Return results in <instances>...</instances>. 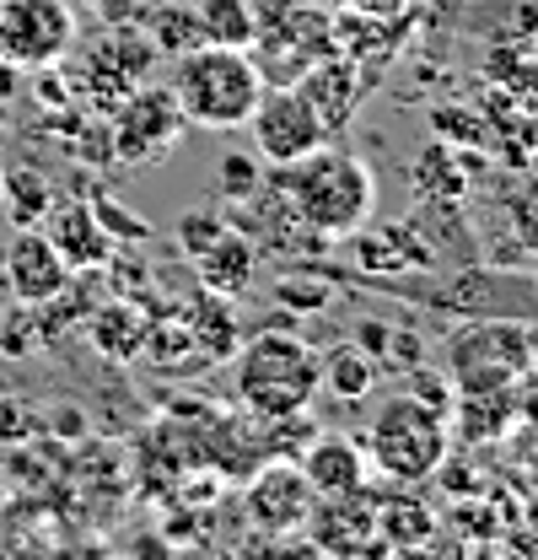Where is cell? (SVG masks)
<instances>
[{"label": "cell", "instance_id": "24", "mask_svg": "<svg viewBox=\"0 0 538 560\" xmlns=\"http://www.w3.org/2000/svg\"><path fill=\"white\" fill-rule=\"evenodd\" d=\"M55 206V189L44 184V173L33 167H5V195H0V210L11 215V226H38Z\"/></svg>", "mask_w": 538, "mask_h": 560}, {"label": "cell", "instance_id": "4", "mask_svg": "<svg viewBox=\"0 0 538 560\" xmlns=\"http://www.w3.org/2000/svg\"><path fill=\"white\" fill-rule=\"evenodd\" d=\"M366 458H372V475L394 480V486H425L436 475V464L453 453V425L442 410L420 405L409 388L383 399V410L366 425Z\"/></svg>", "mask_w": 538, "mask_h": 560}, {"label": "cell", "instance_id": "33", "mask_svg": "<svg viewBox=\"0 0 538 560\" xmlns=\"http://www.w3.org/2000/svg\"><path fill=\"white\" fill-rule=\"evenodd\" d=\"M523 431H517V442H512V469H517V480L528 486V495H538V425L528 420H517Z\"/></svg>", "mask_w": 538, "mask_h": 560}, {"label": "cell", "instance_id": "7", "mask_svg": "<svg viewBox=\"0 0 538 560\" xmlns=\"http://www.w3.org/2000/svg\"><path fill=\"white\" fill-rule=\"evenodd\" d=\"M75 49L70 0H0V60L16 70H49Z\"/></svg>", "mask_w": 538, "mask_h": 560}, {"label": "cell", "instance_id": "3", "mask_svg": "<svg viewBox=\"0 0 538 560\" xmlns=\"http://www.w3.org/2000/svg\"><path fill=\"white\" fill-rule=\"evenodd\" d=\"M237 405L248 416H296L324 388V355L291 329H265L237 346Z\"/></svg>", "mask_w": 538, "mask_h": 560}, {"label": "cell", "instance_id": "39", "mask_svg": "<svg viewBox=\"0 0 538 560\" xmlns=\"http://www.w3.org/2000/svg\"><path fill=\"white\" fill-rule=\"evenodd\" d=\"M0 195H5V167H0Z\"/></svg>", "mask_w": 538, "mask_h": 560}, {"label": "cell", "instance_id": "25", "mask_svg": "<svg viewBox=\"0 0 538 560\" xmlns=\"http://www.w3.org/2000/svg\"><path fill=\"white\" fill-rule=\"evenodd\" d=\"M81 86H86V97H92V108H97V114H114V103L130 92L134 81L114 66L97 44H92V49H86V60H81ZM81 86H75V92H81Z\"/></svg>", "mask_w": 538, "mask_h": 560}, {"label": "cell", "instance_id": "5", "mask_svg": "<svg viewBox=\"0 0 538 560\" xmlns=\"http://www.w3.org/2000/svg\"><path fill=\"white\" fill-rule=\"evenodd\" d=\"M538 329L523 318H479L447 335L442 366L453 388H517L528 377Z\"/></svg>", "mask_w": 538, "mask_h": 560}, {"label": "cell", "instance_id": "1", "mask_svg": "<svg viewBox=\"0 0 538 560\" xmlns=\"http://www.w3.org/2000/svg\"><path fill=\"white\" fill-rule=\"evenodd\" d=\"M265 178L302 210L307 226H318L335 243H344L355 226H366L377 210V173L355 151L329 145V140L285 167H265Z\"/></svg>", "mask_w": 538, "mask_h": 560}, {"label": "cell", "instance_id": "10", "mask_svg": "<svg viewBox=\"0 0 538 560\" xmlns=\"http://www.w3.org/2000/svg\"><path fill=\"white\" fill-rule=\"evenodd\" d=\"M313 501H318V490L307 486L296 458H265L254 469V480H248V523L285 539V534L307 528Z\"/></svg>", "mask_w": 538, "mask_h": 560}, {"label": "cell", "instance_id": "13", "mask_svg": "<svg viewBox=\"0 0 538 560\" xmlns=\"http://www.w3.org/2000/svg\"><path fill=\"white\" fill-rule=\"evenodd\" d=\"M344 243H350V254L366 276H399V270H431L436 265V254H431V243L420 237L414 221H383V226L366 221Z\"/></svg>", "mask_w": 538, "mask_h": 560}, {"label": "cell", "instance_id": "19", "mask_svg": "<svg viewBox=\"0 0 538 560\" xmlns=\"http://www.w3.org/2000/svg\"><path fill=\"white\" fill-rule=\"evenodd\" d=\"M86 335H92L97 355H108V361H134V355L145 350L151 318H145L134 302H103V307L86 318Z\"/></svg>", "mask_w": 538, "mask_h": 560}, {"label": "cell", "instance_id": "38", "mask_svg": "<svg viewBox=\"0 0 538 560\" xmlns=\"http://www.w3.org/2000/svg\"><path fill=\"white\" fill-rule=\"evenodd\" d=\"M307 5H318V11H329V16H339V11H355V0H307Z\"/></svg>", "mask_w": 538, "mask_h": 560}, {"label": "cell", "instance_id": "17", "mask_svg": "<svg viewBox=\"0 0 538 560\" xmlns=\"http://www.w3.org/2000/svg\"><path fill=\"white\" fill-rule=\"evenodd\" d=\"M447 425L464 442H501L517 425V388H458Z\"/></svg>", "mask_w": 538, "mask_h": 560}, {"label": "cell", "instance_id": "22", "mask_svg": "<svg viewBox=\"0 0 538 560\" xmlns=\"http://www.w3.org/2000/svg\"><path fill=\"white\" fill-rule=\"evenodd\" d=\"M372 388H377V361L361 346H335L324 355V394L361 405V399H372Z\"/></svg>", "mask_w": 538, "mask_h": 560}, {"label": "cell", "instance_id": "16", "mask_svg": "<svg viewBox=\"0 0 538 560\" xmlns=\"http://www.w3.org/2000/svg\"><path fill=\"white\" fill-rule=\"evenodd\" d=\"M259 259H265V248H259L243 226H226L200 259H195V270H200L204 291H215V296H232V302H237V296L254 285V276H259Z\"/></svg>", "mask_w": 538, "mask_h": 560}, {"label": "cell", "instance_id": "32", "mask_svg": "<svg viewBox=\"0 0 538 560\" xmlns=\"http://www.w3.org/2000/svg\"><path fill=\"white\" fill-rule=\"evenodd\" d=\"M512 226H517V243L538 254V173L517 189V200H512Z\"/></svg>", "mask_w": 538, "mask_h": 560}, {"label": "cell", "instance_id": "40", "mask_svg": "<svg viewBox=\"0 0 538 560\" xmlns=\"http://www.w3.org/2000/svg\"><path fill=\"white\" fill-rule=\"evenodd\" d=\"M0 313H5V296H0Z\"/></svg>", "mask_w": 538, "mask_h": 560}, {"label": "cell", "instance_id": "12", "mask_svg": "<svg viewBox=\"0 0 538 560\" xmlns=\"http://www.w3.org/2000/svg\"><path fill=\"white\" fill-rule=\"evenodd\" d=\"M291 86H302V97L313 103V114H318L324 130L335 136V130H344V125L355 119V108H361V97H366V70H361V60H350V55L335 49V55L313 60Z\"/></svg>", "mask_w": 538, "mask_h": 560}, {"label": "cell", "instance_id": "20", "mask_svg": "<svg viewBox=\"0 0 538 560\" xmlns=\"http://www.w3.org/2000/svg\"><path fill=\"white\" fill-rule=\"evenodd\" d=\"M377 534L388 550H420L436 534V512L420 495H377Z\"/></svg>", "mask_w": 538, "mask_h": 560}, {"label": "cell", "instance_id": "30", "mask_svg": "<svg viewBox=\"0 0 538 560\" xmlns=\"http://www.w3.org/2000/svg\"><path fill=\"white\" fill-rule=\"evenodd\" d=\"M92 210H97V221H103V232H108L114 243H145V237H151V221H140L130 206H119V200H108V195H92Z\"/></svg>", "mask_w": 538, "mask_h": 560}, {"label": "cell", "instance_id": "28", "mask_svg": "<svg viewBox=\"0 0 538 560\" xmlns=\"http://www.w3.org/2000/svg\"><path fill=\"white\" fill-rule=\"evenodd\" d=\"M226 226H232V215H226L221 206L184 210V215H178V248H184L189 259H200V254L215 243V237H221V232H226Z\"/></svg>", "mask_w": 538, "mask_h": 560}, {"label": "cell", "instance_id": "6", "mask_svg": "<svg viewBox=\"0 0 538 560\" xmlns=\"http://www.w3.org/2000/svg\"><path fill=\"white\" fill-rule=\"evenodd\" d=\"M184 108H178V97H173V86H156L151 75L145 81H134L130 92L114 103V114H108V136H114V162H125V167H145V162H156L162 151H173L178 136H184Z\"/></svg>", "mask_w": 538, "mask_h": 560}, {"label": "cell", "instance_id": "23", "mask_svg": "<svg viewBox=\"0 0 538 560\" xmlns=\"http://www.w3.org/2000/svg\"><path fill=\"white\" fill-rule=\"evenodd\" d=\"M204 27V44H221V49H254L259 38V22H254V5L248 0H195Z\"/></svg>", "mask_w": 538, "mask_h": 560}, {"label": "cell", "instance_id": "8", "mask_svg": "<svg viewBox=\"0 0 538 560\" xmlns=\"http://www.w3.org/2000/svg\"><path fill=\"white\" fill-rule=\"evenodd\" d=\"M243 130H254V151L265 156V167H285V162H296V156H307L329 140L324 119L313 114V103L291 81H269Z\"/></svg>", "mask_w": 538, "mask_h": 560}, {"label": "cell", "instance_id": "34", "mask_svg": "<svg viewBox=\"0 0 538 560\" xmlns=\"http://www.w3.org/2000/svg\"><path fill=\"white\" fill-rule=\"evenodd\" d=\"M274 302L291 307V313H318L329 302V285H307V280H280L274 285Z\"/></svg>", "mask_w": 538, "mask_h": 560}, {"label": "cell", "instance_id": "9", "mask_svg": "<svg viewBox=\"0 0 538 560\" xmlns=\"http://www.w3.org/2000/svg\"><path fill=\"white\" fill-rule=\"evenodd\" d=\"M307 550L318 556H388L377 534V490H350V495H318L307 517Z\"/></svg>", "mask_w": 538, "mask_h": 560}, {"label": "cell", "instance_id": "37", "mask_svg": "<svg viewBox=\"0 0 538 560\" xmlns=\"http://www.w3.org/2000/svg\"><path fill=\"white\" fill-rule=\"evenodd\" d=\"M355 11H366V16H383V22H388V16H404V11H409V0H355Z\"/></svg>", "mask_w": 538, "mask_h": 560}, {"label": "cell", "instance_id": "2", "mask_svg": "<svg viewBox=\"0 0 538 560\" xmlns=\"http://www.w3.org/2000/svg\"><path fill=\"white\" fill-rule=\"evenodd\" d=\"M167 86H173V97H178V108L195 130H243L269 81L254 60V49L200 44V49L173 60Z\"/></svg>", "mask_w": 538, "mask_h": 560}, {"label": "cell", "instance_id": "15", "mask_svg": "<svg viewBox=\"0 0 538 560\" xmlns=\"http://www.w3.org/2000/svg\"><path fill=\"white\" fill-rule=\"evenodd\" d=\"M296 464H302L307 486L318 490V495H350V490L372 486V458L350 436H313Z\"/></svg>", "mask_w": 538, "mask_h": 560}, {"label": "cell", "instance_id": "21", "mask_svg": "<svg viewBox=\"0 0 538 560\" xmlns=\"http://www.w3.org/2000/svg\"><path fill=\"white\" fill-rule=\"evenodd\" d=\"M145 38L156 44V55L178 60V55H189V49H200L204 44L200 11H195V5H184V0H167V5L145 11Z\"/></svg>", "mask_w": 538, "mask_h": 560}, {"label": "cell", "instance_id": "35", "mask_svg": "<svg viewBox=\"0 0 538 560\" xmlns=\"http://www.w3.org/2000/svg\"><path fill=\"white\" fill-rule=\"evenodd\" d=\"M355 340H361V350H366L372 361H383V355H388V340H394V329L377 324V318H361V324H355Z\"/></svg>", "mask_w": 538, "mask_h": 560}, {"label": "cell", "instance_id": "26", "mask_svg": "<svg viewBox=\"0 0 538 560\" xmlns=\"http://www.w3.org/2000/svg\"><path fill=\"white\" fill-rule=\"evenodd\" d=\"M97 49H103L114 66L125 70L130 81H145V75H151V66L162 60V55H156V44L145 38V27H140V33H134V27H114V33H108Z\"/></svg>", "mask_w": 538, "mask_h": 560}, {"label": "cell", "instance_id": "36", "mask_svg": "<svg viewBox=\"0 0 538 560\" xmlns=\"http://www.w3.org/2000/svg\"><path fill=\"white\" fill-rule=\"evenodd\" d=\"M248 5H254V22H259V33H265V27H274V22H285L302 0H248Z\"/></svg>", "mask_w": 538, "mask_h": 560}, {"label": "cell", "instance_id": "27", "mask_svg": "<svg viewBox=\"0 0 538 560\" xmlns=\"http://www.w3.org/2000/svg\"><path fill=\"white\" fill-rule=\"evenodd\" d=\"M265 184V167L254 162V151H226L215 162V189H221V206H243L254 189Z\"/></svg>", "mask_w": 538, "mask_h": 560}, {"label": "cell", "instance_id": "11", "mask_svg": "<svg viewBox=\"0 0 538 560\" xmlns=\"http://www.w3.org/2000/svg\"><path fill=\"white\" fill-rule=\"evenodd\" d=\"M70 276L75 270L60 259V248L44 237V226H16V237L5 243V285H11L16 302L44 307V302H55L66 291Z\"/></svg>", "mask_w": 538, "mask_h": 560}, {"label": "cell", "instance_id": "29", "mask_svg": "<svg viewBox=\"0 0 538 560\" xmlns=\"http://www.w3.org/2000/svg\"><path fill=\"white\" fill-rule=\"evenodd\" d=\"M33 350H44L38 313H33L27 302H16V307H5V313H0V355L22 361V355H33Z\"/></svg>", "mask_w": 538, "mask_h": 560}, {"label": "cell", "instance_id": "31", "mask_svg": "<svg viewBox=\"0 0 538 560\" xmlns=\"http://www.w3.org/2000/svg\"><path fill=\"white\" fill-rule=\"evenodd\" d=\"M409 377V394L420 399V405H431V410H453V399H458V388H453V377H442V372H425V366H409L404 372Z\"/></svg>", "mask_w": 538, "mask_h": 560}, {"label": "cell", "instance_id": "18", "mask_svg": "<svg viewBox=\"0 0 538 560\" xmlns=\"http://www.w3.org/2000/svg\"><path fill=\"white\" fill-rule=\"evenodd\" d=\"M184 329L195 335V346H200L204 361H226V355H237V346H243L232 296H215V291H204V296H195V302L184 307Z\"/></svg>", "mask_w": 538, "mask_h": 560}, {"label": "cell", "instance_id": "14", "mask_svg": "<svg viewBox=\"0 0 538 560\" xmlns=\"http://www.w3.org/2000/svg\"><path fill=\"white\" fill-rule=\"evenodd\" d=\"M38 226H44V237L60 248V259H66L70 270H103V265L114 259V237L103 232L92 200H55Z\"/></svg>", "mask_w": 538, "mask_h": 560}]
</instances>
